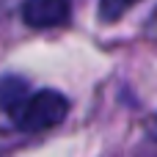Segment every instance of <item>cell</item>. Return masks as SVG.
<instances>
[{
    "label": "cell",
    "instance_id": "cell-3",
    "mask_svg": "<svg viewBox=\"0 0 157 157\" xmlns=\"http://www.w3.org/2000/svg\"><path fill=\"white\" fill-rule=\"evenodd\" d=\"M28 97H30V88H28L25 77H17V75H3L0 77V110L14 116L25 105Z\"/></svg>",
    "mask_w": 157,
    "mask_h": 157
},
{
    "label": "cell",
    "instance_id": "cell-2",
    "mask_svg": "<svg viewBox=\"0 0 157 157\" xmlns=\"http://www.w3.org/2000/svg\"><path fill=\"white\" fill-rule=\"evenodd\" d=\"M72 14V0H25L22 3V22L36 30L66 25Z\"/></svg>",
    "mask_w": 157,
    "mask_h": 157
},
{
    "label": "cell",
    "instance_id": "cell-4",
    "mask_svg": "<svg viewBox=\"0 0 157 157\" xmlns=\"http://www.w3.org/2000/svg\"><path fill=\"white\" fill-rule=\"evenodd\" d=\"M138 0H99V19L102 22H116L121 19Z\"/></svg>",
    "mask_w": 157,
    "mask_h": 157
},
{
    "label": "cell",
    "instance_id": "cell-1",
    "mask_svg": "<svg viewBox=\"0 0 157 157\" xmlns=\"http://www.w3.org/2000/svg\"><path fill=\"white\" fill-rule=\"evenodd\" d=\"M66 113H69V99L61 91L41 88V91L30 94L11 119L22 132H44V130L58 127L66 119Z\"/></svg>",
    "mask_w": 157,
    "mask_h": 157
}]
</instances>
